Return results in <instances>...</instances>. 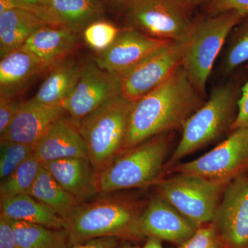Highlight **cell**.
Here are the masks:
<instances>
[{"mask_svg": "<svg viewBox=\"0 0 248 248\" xmlns=\"http://www.w3.org/2000/svg\"><path fill=\"white\" fill-rule=\"evenodd\" d=\"M205 102L179 67L164 83L134 102L123 152L156 135L182 128Z\"/></svg>", "mask_w": 248, "mask_h": 248, "instance_id": "obj_1", "label": "cell"}, {"mask_svg": "<svg viewBox=\"0 0 248 248\" xmlns=\"http://www.w3.org/2000/svg\"><path fill=\"white\" fill-rule=\"evenodd\" d=\"M143 211L130 201L113 196L81 203L65 221L69 245L106 236L142 239Z\"/></svg>", "mask_w": 248, "mask_h": 248, "instance_id": "obj_2", "label": "cell"}, {"mask_svg": "<svg viewBox=\"0 0 248 248\" xmlns=\"http://www.w3.org/2000/svg\"><path fill=\"white\" fill-rule=\"evenodd\" d=\"M246 16L231 11L194 21L182 45V66L192 84L205 96L214 64L232 31Z\"/></svg>", "mask_w": 248, "mask_h": 248, "instance_id": "obj_3", "label": "cell"}, {"mask_svg": "<svg viewBox=\"0 0 248 248\" xmlns=\"http://www.w3.org/2000/svg\"><path fill=\"white\" fill-rule=\"evenodd\" d=\"M133 103L122 94H117L78 122L96 174L123 152Z\"/></svg>", "mask_w": 248, "mask_h": 248, "instance_id": "obj_4", "label": "cell"}, {"mask_svg": "<svg viewBox=\"0 0 248 248\" xmlns=\"http://www.w3.org/2000/svg\"><path fill=\"white\" fill-rule=\"evenodd\" d=\"M167 133L161 134L124 151L96 174L98 193L142 187L159 182L169 150Z\"/></svg>", "mask_w": 248, "mask_h": 248, "instance_id": "obj_5", "label": "cell"}, {"mask_svg": "<svg viewBox=\"0 0 248 248\" xmlns=\"http://www.w3.org/2000/svg\"><path fill=\"white\" fill-rule=\"evenodd\" d=\"M239 91L233 84L220 85L183 125L182 135L169 164L170 166L231 130L236 114Z\"/></svg>", "mask_w": 248, "mask_h": 248, "instance_id": "obj_6", "label": "cell"}, {"mask_svg": "<svg viewBox=\"0 0 248 248\" xmlns=\"http://www.w3.org/2000/svg\"><path fill=\"white\" fill-rule=\"evenodd\" d=\"M158 183V196L197 228L211 223L226 185L178 173Z\"/></svg>", "mask_w": 248, "mask_h": 248, "instance_id": "obj_7", "label": "cell"}, {"mask_svg": "<svg viewBox=\"0 0 248 248\" xmlns=\"http://www.w3.org/2000/svg\"><path fill=\"white\" fill-rule=\"evenodd\" d=\"M124 11L128 27L160 40H184L194 22L181 0H132Z\"/></svg>", "mask_w": 248, "mask_h": 248, "instance_id": "obj_8", "label": "cell"}, {"mask_svg": "<svg viewBox=\"0 0 248 248\" xmlns=\"http://www.w3.org/2000/svg\"><path fill=\"white\" fill-rule=\"evenodd\" d=\"M173 170L228 185L248 170V128L235 129L212 151Z\"/></svg>", "mask_w": 248, "mask_h": 248, "instance_id": "obj_9", "label": "cell"}, {"mask_svg": "<svg viewBox=\"0 0 248 248\" xmlns=\"http://www.w3.org/2000/svg\"><path fill=\"white\" fill-rule=\"evenodd\" d=\"M182 64V42L171 41L119 77L122 95L135 102L164 83Z\"/></svg>", "mask_w": 248, "mask_h": 248, "instance_id": "obj_10", "label": "cell"}, {"mask_svg": "<svg viewBox=\"0 0 248 248\" xmlns=\"http://www.w3.org/2000/svg\"><path fill=\"white\" fill-rule=\"evenodd\" d=\"M213 226L226 248H248V175L227 185Z\"/></svg>", "mask_w": 248, "mask_h": 248, "instance_id": "obj_11", "label": "cell"}, {"mask_svg": "<svg viewBox=\"0 0 248 248\" xmlns=\"http://www.w3.org/2000/svg\"><path fill=\"white\" fill-rule=\"evenodd\" d=\"M122 94L118 76L101 69L95 63L83 65L74 89L60 106L79 122L112 97Z\"/></svg>", "mask_w": 248, "mask_h": 248, "instance_id": "obj_12", "label": "cell"}, {"mask_svg": "<svg viewBox=\"0 0 248 248\" xmlns=\"http://www.w3.org/2000/svg\"><path fill=\"white\" fill-rule=\"evenodd\" d=\"M169 42L125 27L120 29L110 47L97 54L94 63L101 69L120 77Z\"/></svg>", "mask_w": 248, "mask_h": 248, "instance_id": "obj_13", "label": "cell"}, {"mask_svg": "<svg viewBox=\"0 0 248 248\" xmlns=\"http://www.w3.org/2000/svg\"><path fill=\"white\" fill-rule=\"evenodd\" d=\"M65 113L60 105H46L32 99L21 102L16 117L0 140L36 146L48 128Z\"/></svg>", "mask_w": 248, "mask_h": 248, "instance_id": "obj_14", "label": "cell"}, {"mask_svg": "<svg viewBox=\"0 0 248 248\" xmlns=\"http://www.w3.org/2000/svg\"><path fill=\"white\" fill-rule=\"evenodd\" d=\"M141 226L145 236L179 246L198 229L159 196L153 199L143 210Z\"/></svg>", "mask_w": 248, "mask_h": 248, "instance_id": "obj_15", "label": "cell"}, {"mask_svg": "<svg viewBox=\"0 0 248 248\" xmlns=\"http://www.w3.org/2000/svg\"><path fill=\"white\" fill-rule=\"evenodd\" d=\"M34 155L42 164L66 158L89 159L78 122L63 116L57 120L39 140Z\"/></svg>", "mask_w": 248, "mask_h": 248, "instance_id": "obj_16", "label": "cell"}, {"mask_svg": "<svg viewBox=\"0 0 248 248\" xmlns=\"http://www.w3.org/2000/svg\"><path fill=\"white\" fill-rule=\"evenodd\" d=\"M78 45L79 34L66 28L45 25L35 31L20 48L40 59L49 71L66 60Z\"/></svg>", "mask_w": 248, "mask_h": 248, "instance_id": "obj_17", "label": "cell"}, {"mask_svg": "<svg viewBox=\"0 0 248 248\" xmlns=\"http://www.w3.org/2000/svg\"><path fill=\"white\" fill-rule=\"evenodd\" d=\"M48 69L40 59L19 48L1 58L0 96L15 99L40 75Z\"/></svg>", "mask_w": 248, "mask_h": 248, "instance_id": "obj_18", "label": "cell"}, {"mask_svg": "<svg viewBox=\"0 0 248 248\" xmlns=\"http://www.w3.org/2000/svg\"><path fill=\"white\" fill-rule=\"evenodd\" d=\"M42 165L80 203H84L98 193L96 172L88 158H66Z\"/></svg>", "mask_w": 248, "mask_h": 248, "instance_id": "obj_19", "label": "cell"}, {"mask_svg": "<svg viewBox=\"0 0 248 248\" xmlns=\"http://www.w3.org/2000/svg\"><path fill=\"white\" fill-rule=\"evenodd\" d=\"M51 26L82 32L91 23L104 19L105 4L101 0H47Z\"/></svg>", "mask_w": 248, "mask_h": 248, "instance_id": "obj_20", "label": "cell"}, {"mask_svg": "<svg viewBox=\"0 0 248 248\" xmlns=\"http://www.w3.org/2000/svg\"><path fill=\"white\" fill-rule=\"evenodd\" d=\"M48 25L29 10H9L0 15V57L20 48L35 31Z\"/></svg>", "mask_w": 248, "mask_h": 248, "instance_id": "obj_21", "label": "cell"}, {"mask_svg": "<svg viewBox=\"0 0 248 248\" xmlns=\"http://www.w3.org/2000/svg\"><path fill=\"white\" fill-rule=\"evenodd\" d=\"M1 215L15 220L65 229V221L53 210L27 194L1 199Z\"/></svg>", "mask_w": 248, "mask_h": 248, "instance_id": "obj_22", "label": "cell"}, {"mask_svg": "<svg viewBox=\"0 0 248 248\" xmlns=\"http://www.w3.org/2000/svg\"><path fill=\"white\" fill-rule=\"evenodd\" d=\"M81 68L76 61L68 59L55 65L49 70L48 76L32 99L46 105H60L74 89Z\"/></svg>", "mask_w": 248, "mask_h": 248, "instance_id": "obj_23", "label": "cell"}, {"mask_svg": "<svg viewBox=\"0 0 248 248\" xmlns=\"http://www.w3.org/2000/svg\"><path fill=\"white\" fill-rule=\"evenodd\" d=\"M29 195L53 210L64 221L81 204L58 184L43 165Z\"/></svg>", "mask_w": 248, "mask_h": 248, "instance_id": "obj_24", "label": "cell"}, {"mask_svg": "<svg viewBox=\"0 0 248 248\" xmlns=\"http://www.w3.org/2000/svg\"><path fill=\"white\" fill-rule=\"evenodd\" d=\"M17 248H68L66 229L13 220Z\"/></svg>", "mask_w": 248, "mask_h": 248, "instance_id": "obj_25", "label": "cell"}, {"mask_svg": "<svg viewBox=\"0 0 248 248\" xmlns=\"http://www.w3.org/2000/svg\"><path fill=\"white\" fill-rule=\"evenodd\" d=\"M42 167V163L35 155H32L9 177L1 180L0 198L24 194L29 195Z\"/></svg>", "mask_w": 248, "mask_h": 248, "instance_id": "obj_26", "label": "cell"}, {"mask_svg": "<svg viewBox=\"0 0 248 248\" xmlns=\"http://www.w3.org/2000/svg\"><path fill=\"white\" fill-rule=\"evenodd\" d=\"M232 32L222 63V71L226 75L248 61V18L236 26Z\"/></svg>", "mask_w": 248, "mask_h": 248, "instance_id": "obj_27", "label": "cell"}, {"mask_svg": "<svg viewBox=\"0 0 248 248\" xmlns=\"http://www.w3.org/2000/svg\"><path fill=\"white\" fill-rule=\"evenodd\" d=\"M35 146L12 141L0 140V179L1 181L35 154Z\"/></svg>", "mask_w": 248, "mask_h": 248, "instance_id": "obj_28", "label": "cell"}, {"mask_svg": "<svg viewBox=\"0 0 248 248\" xmlns=\"http://www.w3.org/2000/svg\"><path fill=\"white\" fill-rule=\"evenodd\" d=\"M120 29L110 22L99 19L89 24L82 32L86 45L98 53L107 50L113 43Z\"/></svg>", "mask_w": 248, "mask_h": 248, "instance_id": "obj_29", "label": "cell"}, {"mask_svg": "<svg viewBox=\"0 0 248 248\" xmlns=\"http://www.w3.org/2000/svg\"><path fill=\"white\" fill-rule=\"evenodd\" d=\"M221 244L214 226L201 227L179 248H221Z\"/></svg>", "mask_w": 248, "mask_h": 248, "instance_id": "obj_30", "label": "cell"}, {"mask_svg": "<svg viewBox=\"0 0 248 248\" xmlns=\"http://www.w3.org/2000/svg\"><path fill=\"white\" fill-rule=\"evenodd\" d=\"M236 11L248 18V0H213L207 5L208 16Z\"/></svg>", "mask_w": 248, "mask_h": 248, "instance_id": "obj_31", "label": "cell"}, {"mask_svg": "<svg viewBox=\"0 0 248 248\" xmlns=\"http://www.w3.org/2000/svg\"><path fill=\"white\" fill-rule=\"evenodd\" d=\"M21 102L0 96V135L4 133L14 120Z\"/></svg>", "mask_w": 248, "mask_h": 248, "instance_id": "obj_32", "label": "cell"}, {"mask_svg": "<svg viewBox=\"0 0 248 248\" xmlns=\"http://www.w3.org/2000/svg\"><path fill=\"white\" fill-rule=\"evenodd\" d=\"M247 70L248 71V66ZM241 128H248V79L240 92L237 114L232 126L231 131Z\"/></svg>", "mask_w": 248, "mask_h": 248, "instance_id": "obj_33", "label": "cell"}, {"mask_svg": "<svg viewBox=\"0 0 248 248\" xmlns=\"http://www.w3.org/2000/svg\"><path fill=\"white\" fill-rule=\"evenodd\" d=\"M0 248H17L13 220L0 215Z\"/></svg>", "mask_w": 248, "mask_h": 248, "instance_id": "obj_34", "label": "cell"}, {"mask_svg": "<svg viewBox=\"0 0 248 248\" xmlns=\"http://www.w3.org/2000/svg\"><path fill=\"white\" fill-rule=\"evenodd\" d=\"M16 8L29 10L37 14L48 25L51 26L47 13V0H14Z\"/></svg>", "mask_w": 248, "mask_h": 248, "instance_id": "obj_35", "label": "cell"}, {"mask_svg": "<svg viewBox=\"0 0 248 248\" xmlns=\"http://www.w3.org/2000/svg\"><path fill=\"white\" fill-rule=\"evenodd\" d=\"M118 239L110 236L95 238L68 248H118Z\"/></svg>", "mask_w": 248, "mask_h": 248, "instance_id": "obj_36", "label": "cell"}, {"mask_svg": "<svg viewBox=\"0 0 248 248\" xmlns=\"http://www.w3.org/2000/svg\"><path fill=\"white\" fill-rule=\"evenodd\" d=\"M105 4L117 9H125L132 0H101Z\"/></svg>", "mask_w": 248, "mask_h": 248, "instance_id": "obj_37", "label": "cell"}, {"mask_svg": "<svg viewBox=\"0 0 248 248\" xmlns=\"http://www.w3.org/2000/svg\"><path fill=\"white\" fill-rule=\"evenodd\" d=\"M190 10L203 5H208L213 0H181Z\"/></svg>", "mask_w": 248, "mask_h": 248, "instance_id": "obj_38", "label": "cell"}, {"mask_svg": "<svg viewBox=\"0 0 248 248\" xmlns=\"http://www.w3.org/2000/svg\"><path fill=\"white\" fill-rule=\"evenodd\" d=\"M14 9H16L14 0H0V15Z\"/></svg>", "mask_w": 248, "mask_h": 248, "instance_id": "obj_39", "label": "cell"}, {"mask_svg": "<svg viewBox=\"0 0 248 248\" xmlns=\"http://www.w3.org/2000/svg\"><path fill=\"white\" fill-rule=\"evenodd\" d=\"M141 248H164L161 243V240L155 237H148L146 244Z\"/></svg>", "mask_w": 248, "mask_h": 248, "instance_id": "obj_40", "label": "cell"}, {"mask_svg": "<svg viewBox=\"0 0 248 248\" xmlns=\"http://www.w3.org/2000/svg\"><path fill=\"white\" fill-rule=\"evenodd\" d=\"M122 248H140L138 247V246H124V247Z\"/></svg>", "mask_w": 248, "mask_h": 248, "instance_id": "obj_41", "label": "cell"}]
</instances>
